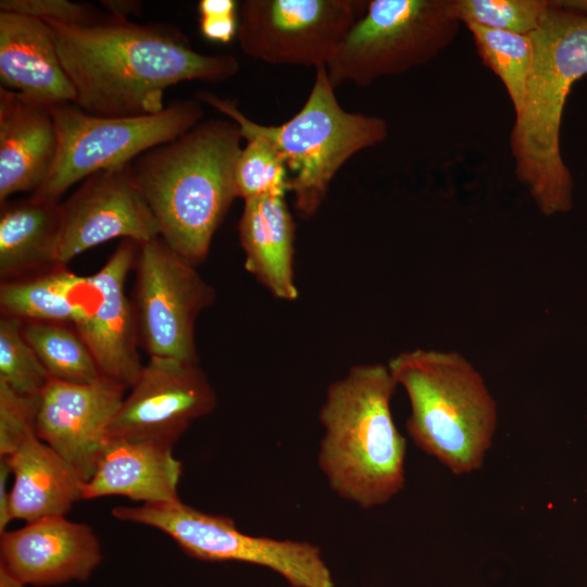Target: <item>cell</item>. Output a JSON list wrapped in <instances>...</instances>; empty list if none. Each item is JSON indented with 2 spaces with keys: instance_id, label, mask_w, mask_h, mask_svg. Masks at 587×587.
Wrapping results in <instances>:
<instances>
[{
  "instance_id": "obj_19",
  "label": "cell",
  "mask_w": 587,
  "mask_h": 587,
  "mask_svg": "<svg viewBox=\"0 0 587 587\" xmlns=\"http://www.w3.org/2000/svg\"><path fill=\"white\" fill-rule=\"evenodd\" d=\"M172 450L155 441L109 437L93 474L84 483L83 500L109 496L143 503L178 500L182 463Z\"/></svg>"
},
{
  "instance_id": "obj_21",
  "label": "cell",
  "mask_w": 587,
  "mask_h": 587,
  "mask_svg": "<svg viewBox=\"0 0 587 587\" xmlns=\"http://www.w3.org/2000/svg\"><path fill=\"white\" fill-rule=\"evenodd\" d=\"M238 233L246 270L276 298L297 299L295 223L285 197L246 200Z\"/></svg>"
},
{
  "instance_id": "obj_14",
  "label": "cell",
  "mask_w": 587,
  "mask_h": 587,
  "mask_svg": "<svg viewBox=\"0 0 587 587\" xmlns=\"http://www.w3.org/2000/svg\"><path fill=\"white\" fill-rule=\"evenodd\" d=\"M126 388L101 377L88 384L49 378L41 390L36 434L87 482L109 440Z\"/></svg>"
},
{
  "instance_id": "obj_34",
  "label": "cell",
  "mask_w": 587,
  "mask_h": 587,
  "mask_svg": "<svg viewBox=\"0 0 587 587\" xmlns=\"http://www.w3.org/2000/svg\"><path fill=\"white\" fill-rule=\"evenodd\" d=\"M0 587H25L4 566L0 565Z\"/></svg>"
},
{
  "instance_id": "obj_12",
  "label": "cell",
  "mask_w": 587,
  "mask_h": 587,
  "mask_svg": "<svg viewBox=\"0 0 587 587\" xmlns=\"http://www.w3.org/2000/svg\"><path fill=\"white\" fill-rule=\"evenodd\" d=\"M114 416L109 437L174 447L216 396L198 361L150 357Z\"/></svg>"
},
{
  "instance_id": "obj_2",
  "label": "cell",
  "mask_w": 587,
  "mask_h": 587,
  "mask_svg": "<svg viewBox=\"0 0 587 587\" xmlns=\"http://www.w3.org/2000/svg\"><path fill=\"white\" fill-rule=\"evenodd\" d=\"M241 139L239 127L228 118L201 121L130 164L160 237L193 265L207 258L237 198L235 167Z\"/></svg>"
},
{
  "instance_id": "obj_23",
  "label": "cell",
  "mask_w": 587,
  "mask_h": 587,
  "mask_svg": "<svg viewBox=\"0 0 587 587\" xmlns=\"http://www.w3.org/2000/svg\"><path fill=\"white\" fill-rule=\"evenodd\" d=\"M60 202L28 198L1 203L0 278L12 280L57 263Z\"/></svg>"
},
{
  "instance_id": "obj_1",
  "label": "cell",
  "mask_w": 587,
  "mask_h": 587,
  "mask_svg": "<svg viewBox=\"0 0 587 587\" xmlns=\"http://www.w3.org/2000/svg\"><path fill=\"white\" fill-rule=\"evenodd\" d=\"M84 112L107 117L155 114L165 90L183 82L223 83L239 70L229 53L196 51L177 27L111 17L93 26L47 23Z\"/></svg>"
},
{
  "instance_id": "obj_3",
  "label": "cell",
  "mask_w": 587,
  "mask_h": 587,
  "mask_svg": "<svg viewBox=\"0 0 587 587\" xmlns=\"http://www.w3.org/2000/svg\"><path fill=\"white\" fill-rule=\"evenodd\" d=\"M534 60L523 105L510 135L515 176L545 216L570 211L574 182L560 149L571 88L587 75V14L550 1L529 34Z\"/></svg>"
},
{
  "instance_id": "obj_22",
  "label": "cell",
  "mask_w": 587,
  "mask_h": 587,
  "mask_svg": "<svg viewBox=\"0 0 587 587\" xmlns=\"http://www.w3.org/2000/svg\"><path fill=\"white\" fill-rule=\"evenodd\" d=\"M98 299L92 277L76 274L65 265H54L0 285L1 315L23 323L75 326L95 310Z\"/></svg>"
},
{
  "instance_id": "obj_20",
  "label": "cell",
  "mask_w": 587,
  "mask_h": 587,
  "mask_svg": "<svg viewBox=\"0 0 587 587\" xmlns=\"http://www.w3.org/2000/svg\"><path fill=\"white\" fill-rule=\"evenodd\" d=\"M13 485L10 515L26 523L65 515L83 500L84 479L76 470L37 434L28 436L9 457Z\"/></svg>"
},
{
  "instance_id": "obj_25",
  "label": "cell",
  "mask_w": 587,
  "mask_h": 587,
  "mask_svg": "<svg viewBox=\"0 0 587 587\" xmlns=\"http://www.w3.org/2000/svg\"><path fill=\"white\" fill-rule=\"evenodd\" d=\"M466 27L474 38L483 63L504 85L517 114L523 105L526 84L534 60V46L528 35L492 29L476 24Z\"/></svg>"
},
{
  "instance_id": "obj_16",
  "label": "cell",
  "mask_w": 587,
  "mask_h": 587,
  "mask_svg": "<svg viewBox=\"0 0 587 587\" xmlns=\"http://www.w3.org/2000/svg\"><path fill=\"white\" fill-rule=\"evenodd\" d=\"M139 242L123 239L92 280L99 291L92 312L74 327L89 347L103 377L126 389L138 379L143 365L132 299L125 291Z\"/></svg>"
},
{
  "instance_id": "obj_24",
  "label": "cell",
  "mask_w": 587,
  "mask_h": 587,
  "mask_svg": "<svg viewBox=\"0 0 587 587\" xmlns=\"http://www.w3.org/2000/svg\"><path fill=\"white\" fill-rule=\"evenodd\" d=\"M23 333L49 378L88 384L103 377L78 330L71 324L23 323Z\"/></svg>"
},
{
  "instance_id": "obj_32",
  "label": "cell",
  "mask_w": 587,
  "mask_h": 587,
  "mask_svg": "<svg viewBox=\"0 0 587 587\" xmlns=\"http://www.w3.org/2000/svg\"><path fill=\"white\" fill-rule=\"evenodd\" d=\"M11 475L9 464L4 459L0 460V534L7 530L12 521L10 515V490L7 488L8 478Z\"/></svg>"
},
{
  "instance_id": "obj_5",
  "label": "cell",
  "mask_w": 587,
  "mask_h": 587,
  "mask_svg": "<svg viewBox=\"0 0 587 587\" xmlns=\"http://www.w3.org/2000/svg\"><path fill=\"white\" fill-rule=\"evenodd\" d=\"M387 366L410 402L413 442L455 475L483 466L498 425V407L479 371L460 352L416 348Z\"/></svg>"
},
{
  "instance_id": "obj_29",
  "label": "cell",
  "mask_w": 587,
  "mask_h": 587,
  "mask_svg": "<svg viewBox=\"0 0 587 587\" xmlns=\"http://www.w3.org/2000/svg\"><path fill=\"white\" fill-rule=\"evenodd\" d=\"M0 11L68 26H93L112 17L107 12H100L92 4L68 0H1Z\"/></svg>"
},
{
  "instance_id": "obj_9",
  "label": "cell",
  "mask_w": 587,
  "mask_h": 587,
  "mask_svg": "<svg viewBox=\"0 0 587 587\" xmlns=\"http://www.w3.org/2000/svg\"><path fill=\"white\" fill-rule=\"evenodd\" d=\"M112 515L165 533L185 553L199 560L264 566L283 576L291 587H334L319 547L308 541L245 534L232 519L200 511L180 499L115 507Z\"/></svg>"
},
{
  "instance_id": "obj_30",
  "label": "cell",
  "mask_w": 587,
  "mask_h": 587,
  "mask_svg": "<svg viewBox=\"0 0 587 587\" xmlns=\"http://www.w3.org/2000/svg\"><path fill=\"white\" fill-rule=\"evenodd\" d=\"M39 396L12 391L0 383V457L5 458L30 435L36 434Z\"/></svg>"
},
{
  "instance_id": "obj_33",
  "label": "cell",
  "mask_w": 587,
  "mask_h": 587,
  "mask_svg": "<svg viewBox=\"0 0 587 587\" xmlns=\"http://www.w3.org/2000/svg\"><path fill=\"white\" fill-rule=\"evenodd\" d=\"M101 5L113 18L129 21V16L139 15L142 4L136 0H102Z\"/></svg>"
},
{
  "instance_id": "obj_6",
  "label": "cell",
  "mask_w": 587,
  "mask_h": 587,
  "mask_svg": "<svg viewBox=\"0 0 587 587\" xmlns=\"http://www.w3.org/2000/svg\"><path fill=\"white\" fill-rule=\"evenodd\" d=\"M196 99L214 108L239 127L242 139L260 136L279 153L289 174L294 205L303 218L313 216L339 168L359 151L388 136L384 118L346 111L338 102L325 65L315 78L303 107L279 125H262L247 117L230 99L199 91Z\"/></svg>"
},
{
  "instance_id": "obj_4",
  "label": "cell",
  "mask_w": 587,
  "mask_h": 587,
  "mask_svg": "<svg viewBox=\"0 0 587 587\" xmlns=\"http://www.w3.org/2000/svg\"><path fill=\"white\" fill-rule=\"evenodd\" d=\"M396 388L387 364H358L329 385L320 410L319 466L339 497L363 509L404 487L407 442L390 405Z\"/></svg>"
},
{
  "instance_id": "obj_18",
  "label": "cell",
  "mask_w": 587,
  "mask_h": 587,
  "mask_svg": "<svg viewBox=\"0 0 587 587\" xmlns=\"http://www.w3.org/2000/svg\"><path fill=\"white\" fill-rule=\"evenodd\" d=\"M0 78L2 87L47 107L75 100L50 26L32 16L0 11Z\"/></svg>"
},
{
  "instance_id": "obj_7",
  "label": "cell",
  "mask_w": 587,
  "mask_h": 587,
  "mask_svg": "<svg viewBox=\"0 0 587 587\" xmlns=\"http://www.w3.org/2000/svg\"><path fill=\"white\" fill-rule=\"evenodd\" d=\"M58 148L42 185L30 196L59 202L74 184L90 175L132 163L201 122L203 108L195 99L178 100L159 113L130 117L91 115L73 103L49 107Z\"/></svg>"
},
{
  "instance_id": "obj_28",
  "label": "cell",
  "mask_w": 587,
  "mask_h": 587,
  "mask_svg": "<svg viewBox=\"0 0 587 587\" xmlns=\"http://www.w3.org/2000/svg\"><path fill=\"white\" fill-rule=\"evenodd\" d=\"M549 8V0H452L460 23L523 35L539 26Z\"/></svg>"
},
{
  "instance_id": "obj_17",
  "label": "cell",
  "mask_w": 587,
  "mask_h": 587,
  "mask_svg": "<svg viewBox=\"0 0 587 587\" xmlns=\"http://www.w3.org/2000/svg\"><path fill=\"white\" fill-rule=\"evenodd\" d=\"M58 135L49 107L0 88V203L34 193L57 154Z\"/></svg>"
},
{
  "instance_id": "obj_11",
  "label": "cell",
  "mask_w": 587,
  "mask_h": 587,
  "mask_svg": "<svg viewBox=\"0 0 587 587\" xmlns=\"http://www.w3.org/2000/svg\"><path fill=\"white\" fill-rule=\"evenodd\" d=\"M366 0H243L237 38L247 55L275 65H326L363 15Z\"/></svg>"
},
{
  "instance_id": "obj_10",
  "label": "cell",
  "mask_w": 587,
  "mask_h": 587,
  "mask_svg": "<svg viewBox=\"0 0 587 587\" xmlns=\"http://www.w3.org/2000/svg\"><path fill=\"white\" fill-rule=\"evenodd\" d=\"M134 268L139 347L149 358L198 361L196 321L213 303L214 289L161 237L139 243Z\"/></svg>"
},
{
  "instance_id": "obj_13",
  "label": "cell",
  "mask_w": 587,
  "mask_h": 587,
  "mask_svg": "<svg viewBox=\"0 0 587 587\" xmlns=\"http://www.w3.org/2000/svg\"><path fill=\"white\" fill-rule=\"evenodd\" d=\"M130 164L90 175L60 202L59 265L66 266L80 253L115 238L141 243L160 237Z\"/></svg>"
},
{
  "instance_id": "obj_15",
  "label": "cell",
  "mask_w": 587,
  "mask_h": 587,
  "mask_svg": "<svg viewBox=\"0 0 587 587\" xmlns=\"http://www.w3.org/2000/svg\"><path fill=\"white\" fill-rule=\"evenodd\" d=\"M0 565L25 586L85 582L100 565L93 530L65 515L49 516L0 534Z\"/></svg>"
},
{
  "instance_id": "obj_31",
  "label": "cell",
  "mask_w": 587,
  "mask_h": 587,
  "mask_svg": "<svg viewBox=\"0 0 587 587\" xmlns=\"http://www.w3.org/2000/svg\"><path fill=\"white\" fill-rule=\"evenodd\" d=\"M237 8L234 0H201L198 12L202 36L213 42H229L237 36Z\"/></svg>"
},
{
  "instance_id": "obj_8",
  "label": "cell",
  "mask_w": 587,
  "mask_h": 587,
  "mask_svg": "<svg viewBox=\"0 0 587 587\" xmlns=\"http://www.w3.org/2000/svg\"><path fill=\"white\" fill-rule=\"evenodd\" d=\"M452 0H372L325 65L333 87H364L436 58L455 38Z\"/></svg>"
},
{
  "instance_id": "obj_26",
  "label": "cell",
  "mask_w": 587,
  "mask_h": 587,
  "mask_svg": "<svg viewBox=\"0 0 587 587\" xmlns=\"http://www.w3.org/2000/svg\"><path fill=\"white\" fill-rule=\"evenodd\" d=\"M235 167L237 198L245 201L264 197H285L289 191V174L276 149L260 136L243 138Z\"/></svg>"
},
{
  "instance_id": "obj_27",
  "label": "cell",
  "mask_w": 587,
  "mask_h": 587,
  "mask_svg": "<svg viewBox=\"0 0 587 587\" xmlns=\"http://www.w3.org/2000/svg\"><path fill=\"white\" fill-rule=\"evenodd\" d=\"M49 376L23 333V322L0 317V383L28 397L39 396Z\"/></svg>"
},
{
  "instance_id": "obj_35",
  "label": "cell",
  "mask_w": 587,
  "mask_h": 587,
  "mask_svg": "<svg viewBox=\"0 0 587 587\" xmlns=\"http://www.w3.org/2000/svg\"><path fill=\"white\" fill-rule=\"evenodd\" d=\"M558 3L587 14V0H557Z\"/></svg>"
}]
</instances>
